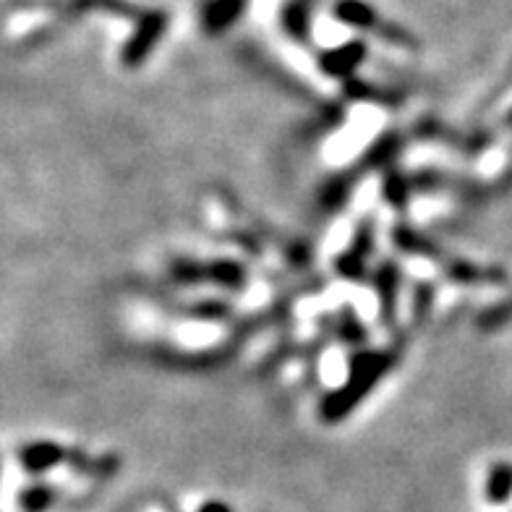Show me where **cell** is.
<instances>
[{
  "label": "cell",
  "instance_id": "cell-1",
  "mask_svg": "<svg viewBox=\"0 0 512 512\" xmlns=\"http://www.w3.org/2000/svg\"><path fill=\"white\" fill-rule=\"evenodd\" d=\"M162 27H165V16L162 14L144 16L139 32L134 34V40L128 42V50H126L128 61H139V58H144V55L149 53V48L157 42V37H160Z\"/></svg>",
  "mask_w": 512,
  "mask_h": 512
},
{
  "label": "cell",
  "instance_id": "cell-2",
  "mask_svg": "<svg viewBox=\"0 0 512 512\" xmlns=\"http://www.w3.org/2000/svg\"><path fill=\"white\" fill-rule=\"evenodd\" d=\"M243 8H246V0H212L204 8V27L207 32H223L243 14Z\"/></svg>",
  "mask_w": 512,
  "mask_h": 512
},
{
  "label": "cell",
  "instance_id": "cell-3",
  "mask_svg": "<svg viewBox=\"0 0 512 512\" xmlns=\"http://www.w3.org/2000/svg\"><path fill=\"white\" fill-rule=\"evenodd\" d=\"M512 492V473L510 471H497L494 473L492 484H489V497L492 502H505Z\"/></svg>",
  "mask_w": 512,
  "mask_h": 512
},
{
  "label": "cell",
  "instance_id": "cell-4",
  "mask_svg": "<svg viewBox=\"0 0 512 512\" xmlns=\"http://www.w3.org/2000/svg\"><path fill=\"white\" fill-rule=\"evenodd\" d=\"M199 512H233V510H230L228 505H220V502H209V505H204Z\"/></svg>",
  "mask_w": 512,
  "mask_h": 512
}]
</instances>
